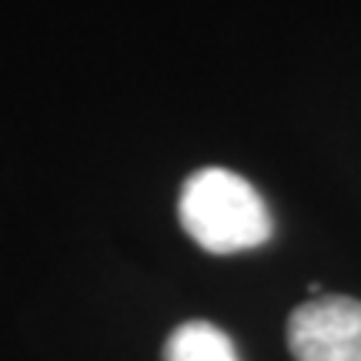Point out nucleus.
<instances>
[{
    "label": "nucleus",
    "mask_w": 361,
    "mask_h": 361,
    "mask_svg": "<svg viewBox=\"0 0 361 361\" xmlns=\"http://www.w3.org/2000/svg\"><path fill=\"white\" fill-rule=\"evenodd\" d=\"M180 228L211 255L251 251L271 238V214L251 180L228 168H201L184 180Z\"/></svg>",
    "instance_id": "1"
},
{
    "label": "nucleus",
    "mask_w": 361,
    "mask_h": 361,
    "mask_svg": "<svg viewBox=\"0 0 361 361\" xmlns=\"http://www.w3.org/2000/svg\"><path fill=\"white\" fill-rule=\"evenodd\" d=\"M288 348L295 361H361V301L322 295L288 318Z\"/></svg>",
    "instance_id": "2"
},
{
    "label": "nucleus",
    "mask_w": 361,
    "mask_h": 361,
    "mask_svg": "<svg viewBox=\"0 0 361 361\" xmlns=\"http://www.w3.org/2000/svg\"><path fill=\"white\" fill-rule=\"evenodd\" d=\"M164 361H238L231 338L211 322H184L164 345Z\"/></svg>",
    "instance_id": "3"
}]
</instances>
